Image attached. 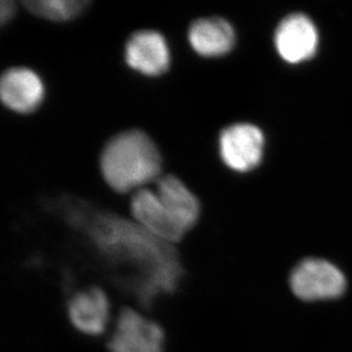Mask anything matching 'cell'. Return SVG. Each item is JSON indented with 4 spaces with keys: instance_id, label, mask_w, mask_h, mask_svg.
I'll return each mask as SVG.
<instances>
[{
    "instance_id": "3",
    "label": "cell",
    "mask_w": 352,
    "mask_h": 352,
    "mask_svg": "<svg viewBox=\"0 0 352 352\" xmlns=\"http://www.w3.org/2000/svg\"><path fill=\"white\" fill-rule=\"evenodd\" d=\"M289 286L299 299L314 302L340 298L346 292V279L342 272L327 260L309 258L292 270Z\"/></svg>"
},
{
    "instance_id": "1",
    "label": "cell",
    "mask_w": 352,
    "mask_h": 352,
    "mask_svg": "<svg viewBox=\"0 0 352 352\" xmlns=\"http://www.w3.org/2000/svg\"><path fill=\"white\" fill-rule=\"evenodd\" d=\"M64 209L67 221L93 248L114 284L140 306L148 308L160 296L178 289L185 272L169 243L138 223L82 203L70 202Z\"/></svg>"
},
{
    "instance_id": "2",
    "label": "cell",
    "mask_w": 352,
    "mask_h": 352,
    "mask_svg": "<svg viewBox=\"0 0 352 352\" xmlns=\"http://www.w3.org/2000/svg\"><path fill=\"white\" fill-rule=\"evenodd\" d=\"M100 166L105 183L118 193H126L159 178L162 157L146 133L124 130L105 144Z\"/></svg>"
},
{
    "instance_id": "4",
    "label": "cell",
    "mask_w": 352,
    "mask_h": 352,
    "mask_svg": "<svg viewBox=\"0 0 352 352\" xmlns=\"http://www.w3.org/2000/svg\"><path fill=\"white\" fill-rule=\"evenodd\" d=\"M219 155L225 166L236 173H249L263 161L265 136L251 123H234L220 133Z\"/></svg>"
},
{
    "instance_id": "12",
    "label": "cell",
    "mask_w": 352,
    "mask_h": 352,
    "mask_svg": "<svg viewBox=\"0 0 352 352\" xmlns=\"http://www.w3.org/2000/svg\"><path fill=\"white\" fill-rule=\"evenodd\" d=\"M157 194L185 233L193 230L201 216V204L183 180L173 175L161 177L157 180Z\"/></svg>"
},
{
    "instance_id": "9",
    "label": "cell",
    "mask_w": 352,
    "mask_h": 352,
    "mask_svg": "<svg viewBox=\"0 0 352 352\" xmlns=\"http://www.w3.org/2000/svg\"><path fill=\"white\" fill-rule=\"evenodd\" d=\"M131 213L136 223L164 242H179L186 236L159 199L157 192L140 190L133 194Z\"/></svg>"
},
{
    "instance_id": "11",
    "label": "cell",
    "mask_w": 352,
    "mask_h": 352,
    "mask_svg": "<svg viewBox=\"0 0 352 352\" xmlns=\"http://www.w3.org/2000/svg\"><path fill=\"white\" fill-rule=\"evenodd\" d=\"M188 41L199 56L213 58L225 56L236 43L234 27L223 17H201L188 29Z\"/></svg>"
},
{
    "instance_id": "13",
    "label": "cell",
    "mask_w": 352,
    "mask_h": 352,
    "mask_svg": "<svg viewBox=\"0 0 352 352\" xmlns=\"http://www.w3.org/2000/svg\"><path fill=\"white\" fill-rule=\"evenodd\" d=\"M24 6L29 12L55 22L74 20L82 14L89 5L87 0H34L24 1Z\"/></svg>"
},
{
    "instance_id": "14",
    "label": "cell",
    "mask_w": 352,
    "mask_h": 352,
    "mask_svg": "<svg viewBox=\"0 0 352 352\" xmlns=\"http://www.w3.org/2000/svg\"><path fill=\"white\" fill-rule=\"evenodd\" d=\"M16 13V7L13 1H6L3 0L0 5V21L1 23L5 24L10 22Z\"/></svg>"
},
{
    "instance_id": "7",
    "label": "cell",
    "mask_w": 352,
    "mask_h": 352,
    "mask_svg": "<svg viewBox=\"0 0 352 352\" xmlns=\"http://www.w3.org/2000/svg\"><path fill=\"white\" fill-rule=\"evenodd\" d=\"M124 60L138 74L159 77L169 69L171 53L163 34L155 30H140L126 40Z\"/></svg>"
},
{
    "instance_id": "6",
    "label": "cell",
    "mask_w": 352,
    "mask_h": 352,
    "mask_svg": "<svg viewBox=\"0 0 352 352\" xmlns=\"http://www.w3.org/2000/svg\"><path fill=\"white\" fill-rule=\"evenodd\" d=\"M274 41L277 53L286 63H303L311 60L318 50V30L305 14H291L280 21Z\"/></svg>"
},
{
    "instance_id": "8",
    "label": "cell",
    "mask_w": 352,
    "mask_h": 352,
    "mask_svg": "<svg viewBox=\"0 0 352 352\" xmlns=\"http://www.w3.org/2000/svg\"><path fill=\"white\" fill-rule=\"evenodd\" d=\"M46 88L37 72L29 67H10L0 80V97L10 110L21 114L32 113L39 109Z\"/></svg>"
},
{
    "instance_id": "5",
    "label": "cell",
    "mask_w": 352,
    "mask_h": 352,
    "mask_svg": "<svg viewBox=\"0 0 352 352\" xmlns=\"http://www.w3.org/2000/svg\"><path fill=\"white\" fill-rule=\"evenodd\" d=\"M164 340V332L157 322L124 308L118 317L107 348L111 352H163Z\"/></svg>"
},
{
    "instance_id": "10",
    "label": "cell",
    "mask_w": 352,
    "mask_h": 352,
    "mask_svg": "<svg viewBox=\"0 0 352 352\" xmlns=\"http://www.w3.org/2000/svg\"><path fill=\"white\" fill-rule=\"evenodd\" d=\"M67 315L81 334L100 336L105 332L110 318V302L104 291L91 286L74 293L67 303Z\"/></svg>"
}]
</instances>
